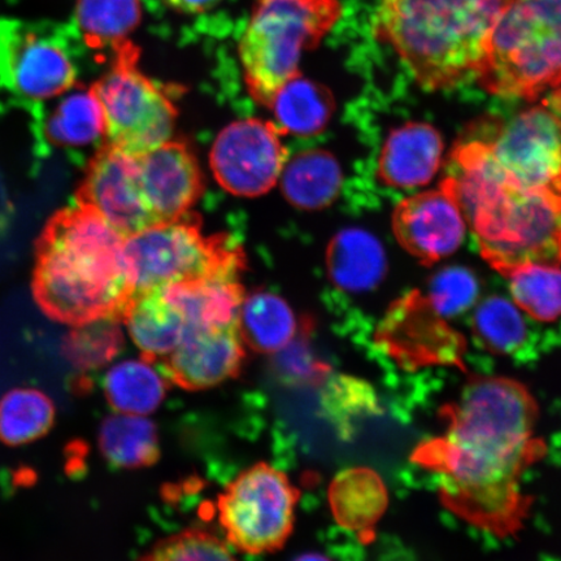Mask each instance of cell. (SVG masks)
<instances>
[{"mask_svg":"<svg viewBox=\"0 0 561 561\" xmlns=\"http://www.w3.org/2000/svg\"><path fill=\"white\" fill-rule=\"evenodd\" d=\"M538 403L508 377L469 376L455 401L442 407L446 432L412 455L439 477L442 504L469 524L497 537L514 536L529 515L520 480L542 458L536 437Z\"/></svg>","mask_w":561,"mask_h":561,"instance_id":"6da1fadb","label":"cell"},{"mask_svg":"<svg viewBox=\"0 0 561 561\" xmlns=\"http://www.w3.org/2000/svg\"><path fill=\"white\" fill-rule=\"evenodd\" d=\"M125 238L73 202L47 222L35 248L33 296L48 318L82 325L118 318L135 297Z\"/></svg>","mask_w":561,"mask_h":561,"instance_id":"7a4b0ae2","label":"cell"},{"mask_svg":"<svg viewBox=\"0 0 561 561\" xmlns=\"http://www.w3.org/2000/svg\"><path fill=\"white\" fill-rule=\"evenodd\" d=\"M453 161L456 198L491 268L508 278L528 266L561 265L560 193L512 184L468 140Z\"/></svg>","mask_w":561,"mask_h":561,"instance_id":"3957f363","label":"cell"},{"mask_svg":"<svg viewBox=\"0 0 561 561\" xmlns=\"http://www.w3.org/2000/svg\"><path fill=\"white\" fill-rule=\"evenodd\" d=\"M514 0H381L378 42L397 53L419 85L436 91L476 81L497 21Z\"/></svg>","mask_w":561,"mask_h":561,"instance_id":"277c9868","label":"cell"},{"mask_svg":"<svg viewBox=\"0 0 561 561\" xmlns=\"http://www.w3.org/2000/svg\"><path fill=\"white\" fill-rule=\"evenodd\" d=\"M342 11L340 0H256L238 48L252 100L270 108L300 76L301 55L321 44Z\"/></svg>","mask_w":561,"mask_h":561,"instance_id":"5b68a950","label":"cell"},{"mask_svg":"<svg viewBox=\"0 0 561 561\" xmlns=\"http://www.w3.org/2000/svg\"><path fill=\"white\" fill-rule=\"evenodd\" d=\"M479 85L506 100L536 101L561 87V0H514L491 35Z\"/></svg>","mask_w":561,"mask_h":561,"instance_id":"8992f818","label":"cell"},{"mask_svg":"<svg viewBox=\"0 0 561 561\" xmlns=\"http://www.w3.org/2000/svg\"><path fill=\"white\" fill-rule=\"evenodd\" d=\"M135 296L161 287L209 278H238L244 255L228 237H207L186 214L125 238Z\"/></svg>","mask_w":561,"mask_h":561,"instance_id":"52a82bcc","label":"cell"},{"mask_svg":"<svg viewBox=\"0 0 561 561\" xmlns=\"http://www.w3.org/2000/svg\"><path fill=\"white\" fill-rule=\"evenodd\" d=\"M138 58L129 41L93 85L107 118L108 144L135 157L170 140L178 117L170 94L142 73Z\"/></svg>","mask_w":561,"mask_h":561,"instance_id":"ba28073f","label":"cell"},{"mask_svg":"<svg viewBox=\"0 0 561 561\" xmlns=\"http://www.w3.org/2000/svg\"><path fill=\"white\" fill-rule=\"evenodd\" d=\"M299 490L284 472L266 462L245 469L217 500V514L228 542L248 556L276 552L290 538Z\"/></svg>","mask_w":561,"mask_h":561,"instance_id":"9c48e42d","label":"cell"},{"mask_svg":"<svg viewBox=\"0 0 561 561\" xmlns=\"http://www.w3.org/2000/svg\"><path fill=\"white\" fill-rule=\"evenodd\" d=\"M76 55L60 27L0 20V91L31 112L75 88Z\"/></svg>","mask_w":561,"mask_h":561,"instance_id":"30bf717a","label":"cell"},{"mask_svg":"<svg viewBox=\"0 0 561 561\" xmlns=\"http://www.w3.org/2000/svg\"><path fill=\"white\" fill-rule=\"evenodd\" d=\"M477 137L504 180L561 194V89L508 122L485 123Z\"/></svg>","mask_w":561,"mask_h":561,"instance_id":"8fae6325","label":"cell"},{"mask_svg":"<svg viewBox=\"0 0 561 561\" xmlns=\"http://www.w3.org/2000/svg\"><path fill=\"white\" fill-rule=\"evenodd\" d=\"M275 123L245 118L227 126L210 151L215 178L227 192L255 198L275 187L287 150Z\"/></svg>","mask_w":561,"mask_h":561,"instance_id":"7c38bea8","label":"cell"},{"mask_svg":"<svg viewBox=\"0 0 561 561\" xmlns=\"http://www.w3.org/2000/svg\"><path fill=\"white\" fill-rule=\"evenodd\" d=\"M376 341L407 368L462 364L465 339L434 310L423 293L407 294L390 307Z\"/></svg>","mask_w":561,"mask_h":561,"instance_id":"4fadbf2b","label":"cell"},{"mask_svg":"<svg viewBox=\"0 0 561 561\" xmlns=\"http://www.w3.org/2000/svg\"><path fill=\"white\" fill-rule=\"evenodd\" d=\"M75 201L94 209L124 237L158 224L140 187L137 157L110 144L89 161Z\"/></svg>","mask_w":561,"mask_h":561,"instance_id":"5bb4252c","label":"cell"},{"mask_svg":"<svg viewBox=\"0 0 561 561\" xmlns=\"http://www.w3.org/2000/svg\"><path fill=\"white\" fill-rule=\"evenodd\" d=\"M466 229V217L450 178L440 182L438 191L405 198L392 216L397 241L425 265L454 254L465 241Z\"/></svg>","mask_w":561,"mask_h":561,"instance_id":"9a60e30c","label":"cell"},{"mask_svg":"<svg viewBox=\"0 0 561 561\" xmlns=\"http://www.w3.org/2000/svg\"><path fill=\"white\" fill-rule=\"evenodd\" d=\"M244 356L237 321L187 328L179 346L160 363L170 382L187 391H202L237 377Z\"/></svg>","mask_w":561,"mask_h":561,"instance_id":"2e32d148","label":"cell"},{"mask_svg":"<svg viewBox=\"0 0 561 561\" xmlns=\"http://www.w3.org/2000/svg\"><path fill=\"white\" fill-rule=\"evenodd\" d=\"M34 135L42 151L60 150L75 161L108 144L107 118L93 87L72 88L60 95L51 107L32 112Z\"/></svg>","mask_w":561,"mask_h":561,"instance_id":"e0dca14e","label":"cell"},{"mask_svg":"<svg viewBox=\"0 0 561 561\" xmlns=\"http://www.w3.org/2000/svg\"><path fill=\"white\" fill-rule=\"evenodd\" d=\"M140 187L157 222L188 214L203 191L194 153L178 140H167L137 157Z\"/></svg>","mask_w":561,"mask_h":561,"instance_id":"ac0fdd59","label":"cell"},{"mask_svg":"<svg viewBox=\"0 0 561 561\" xmlns=\"http://www.w3.org/2000/svg\"><path fill=\"white\" fill-rule=\"evenodd\" d=\"M444 157V140L430 124L410 123L392 130L378 158L377 175L394 188L430 184Z\"/></svg>","mask_w":561,"mask_h":561,"instance_id":"d6986e66","label":"cell"},{"mask_svg":"<svg viewBox=\"0 0 561 561\" xmlns=\"http://www.w3.org/2000/svg\"><path fill=\"white\" fill-rule=\"evenodd\" d=\"M123 322L142 357L156 364L173 353L187 329L185 313L167 287L136 294Z\"/></svg>","mask_w":561,"mask_h":561,"instance_id":"ffe728a7","label":"cell"},{"mask_svg":"<svg viewBox=\"0 0 561 561\" xmlns=\"http://www.w3.org/2000/svg\"><path fill=\"white\" fill-rule=\"evenodd\" d=\"M328 496L334 520L357 533L364 541L374 537L389 504L381 476L366 467L348 468L336 474Z\"/></svg>","mask_w":561,"mask_h":561,"instance_id":"44dd1931","label":"cell"},{"mask_svg":"<svg viewBox=\"0 0 561 561\" xmlns=\"http://www.w3.org/2000/svg\"><path fill=\"white\" fill-rule=\"evenodd\" d=\"M327 265L329 276L341 289L367 291L374 289L385 275V251L368 231L347 229L329 244Z\"/></svg>","mask_w":561,"mask_h":561,"instance_id":"7402d4cb","label":"cell"},{"mask_svg":"<svg viewBox=\"0 0 561 561\" xmlns=\"http://www.w3.org/2000/svg\"><path fill=\"white\" fill-rule=\"evenodd\" d=\"M279 180L294 207L313 210L331 206L339 196L342 171L332 153L311 150L287 159Z\"/></svg>","mask_w":561,"mask_h":561,"instance_id":"603a6c76","label":"cell"},{"mask_svg":"<svg viewBox=\"0 0 561 561\" xmlns=\"http://www.w3.org/2000/svg\"><path fill=\"white\" fill-rule=\"evenodd\" d=\"M98 446L108 465L118 469L149 468L160 459L158 427L145 416L115 413L105 417Z\"/></svg>","mask_w":561,"mask_h":561,"instance_id":"cb8c5ba5","label":"cell"},{"mask_svg":"<svg viewBox=\"0 0 561 561\" xmlns=\"http://www.w3.org/2000/svg\"><path fill=\"white\" fill-rule=\"evenodd\" d=\"M150 360L140 357L116 364L103 380L108 404L117 413L146 416L156 412L167 397L170 380Z\"/></svg>","mask_w":561,"mask_h":561,"instance_id":"d4e9b609","label":"cell"},{"mask_svg":"<svg viewBox=\"0 0 561 561\" xmlns=\"http://www.w3.org/2000/svg\"><path fill=\"white\" fill-rule=\"evenodd\" d=\"M238 329L245 346L259 354H277L297 334V320L289 305L271 293L244 297Z\"/></svg>","mask_w":561,"mask_h":561,"instance_id":"484cf974","label":"cell"},{"mask_svg":"<svg viewBox=\"0 0 561 561\" xmlns=\"http://www.w3.org/2000/svg\"><path fill=\"white\" fill-rule=\"evenodd\" d=\"M270 110L283 135L310 137L331 122L334 100L324 85L298 76L278 91Z\"/></svg>","mask_w":561,"mask_h":561,"instance_id":"4316f807","label":"cell"},{"mask_svg":"<svg viewBox=\"0 0 561 561\" xmlns=\"http://www.w3.org/2000/svg\"><path fill=\"white\" fill-rule=\"evenodd\" d=\"M142 18L139 0H77L75 31L91 48H121Z\"/></svg>","mask_w":561,"mask_h":561,"instance_id":"83f0119b","label":"cell"},{"mask_svg":"<svg viewBox=\"0 0 561 561\" xmlns=\"http://www.w3.org/2000/svg\"><path fill=\"white\" fill-rule=\"evenodd\" d=\"M55 403L45 391L15 388L0 399V442L18 447L45 437L53 430Z\"/></svg>","mask_w":561,"mask_h":561,"instance_id":"f1b7e54d","label":"cell"},{"mask_svg":"<svg viewBox=\"0 0 561 561\" xmlns=\"http://www.w3.org/2000/svg\"><path fill=\"white\" fill-rule=\"evenodd\" d=\"M321 407L329 423L343 439L353 438L364 420L382 412L374 386L348 375L329 378L321 391Z\"/></svg>","mask_w":561,"mask_h":561,"instance_id":"f546056e","label":"cell"},{"mask_svg":"<svg viewBox=\"0 0 561 561\" xmlns=\"http://www.w3.org/2000/svg\"><path fill=\"white\" fill-rule=\"evenodd\" d=\"M472 331L477 342L495 355L518 354L530 339L520 308L502 297H490L477 306Z\"/></svg>","mask_w":561,"mask_h":561,"instance_id":"4dcf8cb0","label":"cell"},{"mask_svg":"<svg viewBox=\"0 0 561 561\" xmlns=\"http://www.w3.org/2000/svg\"><path fill=\"white\" fill-rule=\"evenodd\" d=\"M121 322L118 318H105L73 327L62 341L66 359L81 371L107 366L124 347Z\"/></svg>","mask_w":561,"mask_h":561,"instance_id":"1f68e13d","label":"cell"},{"mask_svg":"<svg viewBox=\"0 0 561 561\" xmlns=\"http://www.w3.org/2000/svg\"><path fill=\"white\" fill-rule=\"evenodd\" d=\"M510 289L515 305L530 318L556 321L561 316V270L559 266L535 265L514 273Z\"/></svg>","mask_w":561,"mask_h":561,"instance_id":"d6a6232c","label":"cell"},{"mask_svg":"<svg viewBox=\"0 0 561 561\" xmlns=\"http://www.w3.org/2000/svg\"><path fill=\"white\" fill-rule=\"evenodd\" d=\"M139 561H238L213 533L185 529L161 539Z\"/></svg>","mask_w":561,"mask_h":561,"instance_id":"836d02e7","label":"cell"},{"mask_svg":"<svg viewBox=\"0 0 561 561\" xmlns=\"http://www.w3.org/2000/svg\"><path fill=\"white\" fill-rule=\"evenodd\" d=\"M479 297V284L471 272L465 268H448L437 273L426 294L434 310L442 318H454L465 313Z\"/></svg>","mask_w":561,"mask_h":561,"instance_id":"e575fe53","label":"cell"},{"mask_svg":"<svg viewBox=\"0 0 561 561\" xmlns=\"http://www.w3.org/2000/svg\"><path fill=\"white\" fill-rule=\"evenodd\" d=\"M221 0H163V3L184 15H201L215 9Z\"/></svg>","mask_w":561,"mask_h":561,"instance_id":"d590c367","label":"cell"},{"mask_svg":"<svg viewBox=\"0 0 561 561\" xmlns=\"http://www.w3.org/2000/svg\"><path fill=\"white\" fill-rule=\"evenodd\" d=\"M293 561H332V560L327 558L325 556H321V553H319V552H307V553H304V556H300L297 559H294Z\"/></svg>","mask_w":561,"mask_h":561,"instance_id":"8d00e7d4","label":"cell"}]
</instances>
